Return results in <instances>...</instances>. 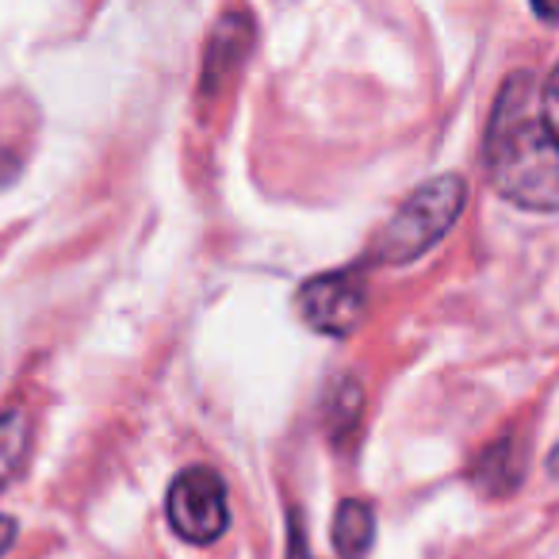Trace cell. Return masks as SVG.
I'll return each instance as SVG.
<instances>
[{"label":"cell","mask_w":559,"mask_h":559,"mask_svg":"<svg viewBox=\"0 0 559 559\" xmlns=\"http://www.w3.org/2000/svg\"><path fill=\"white\" fill-rule=\"evenodd\" d=\"M487 169L502 200L525 211H559V142L536 108L533 73L502 81L487 123Z\"/></svg>","instance_id":"cell-1"},{"label":"cell","mask_w":559,"mask_h":559,"mask_svg":"<svg viewBox=\"0 0 559 559\" xmlns=\"http://www.w3.org/2000/svg\"><path fill=\"white\" fill-rule=\"evenodd\" d=\"M467 203V185L449 173V177H433L421 188H414L399 211L388 218V226L376 238V261L380 264H411L426 257L444 234L456 226L460 211Z\"/></svg>","instance_id":"cell-2"},{"label":"cell","mask_w":559,"mask_h":559,"mask_svg":"<svg viewBox=\"0 0 559 559\" xmlns=\"http://www.w3.org/2000/svg\"><path fill=\"white\" fill-rule=\"evenodd\" d=\"M165 518L188 544H215L230 528V498L215 467H185L165 495Z\"/></svg>","instance_id":"cell-3"},{"label":"cell","mask_w":559,"mask_h":559,"mask_svg":"<svg viewBox=\"0 0 559 559\" xmlns=\"http://www.w3.org/2000/svg\"><path fill=\"white\" fill-rule=\"evenodd\" d=\"M368 311V284L357 269H337L311 276L299 288V314L326 337H349Z\"/></svg>","instance_id":"cell-4"},{"label":"cell","mask_w":559,"mask_h":559,"mask_svg":"<svg viewBox=\"0 0 559 559\" xmlns=\"http://www.w3.org/2000/svg\"><path fill=\"white\" fill-rule=\"evenodd\" d=\"M253 20L246 12H226L218 16V24L211 27V39H207V50H203V78H200V88L203 93H218L226 81L238 73V66L249 58L253 50Z\"/></svg>","instance_id":"cell-5"},{"label":"cell","mask_w":559,"mask_h":559,"mask_svg":"<svg viewBox=\"0 0 559 559\" xmlns=\"http://www.w3.org/2000/svg\"><path fill=\"white\" fill-rule=\"evenodd\" d=\"M521 475H525V452H521L518 437H498V441L487 444L472 464V483L487 498L513 495Z\"/></svg>","instance_id":"cell-6"},{"label":"cell","mask_w":559,"mask_h":559,"mask_svg":"<svg viewBox=\"0 0 559 559\" xmlns=\"http://www.w3.org/2000/svg\"><path fill=\"white\" fill-rule=\"evenodd\" d=\"M360 418H365V388L357 376H337L322 395V429L334 444H345L357 433Z\"/></svg>","instance_id":"cell-7"},{"label":"cell","mask_w":559,"mask_h":559,"mask_svg":"<svg viewBox=\"0 0 559 559\" xmlns=\"http://www.w3.org/2000/svg\"><path fill=\"white\" fill-rule=\"evenodd\" d=\"M376 540V513L360 498H345L334 513V548L337 559H368Z\"/></svg>","instance_id":"cell-8"},{"label":"cell","mask_w":559,"mask_h":559,"mask_svg":"<svg viewBox=\"0 0 559 559\" xmlns=\"http://www.w3.org/2000/svg\"><path fill=\"white\" fill-rule=\"evenodd\" d=\"M27 444H32V426H27L24 411H4L0 414V490H9L20 479L27 460Z\"/></svg>","instance_id":"cell-9"},{"label":"cell","mask_w":559,"mask_h":559,"mask_svg":"<svg viewBox=\"0 0 559 559\" xmlns=\"http://www.w3.org/2000/svg\"><path fill=\"white\" fill-rule=\"evenodd\" d=\"M540 116H544V123H548L551 139L559 142V66L551 70V78L544 81V88H540Z\"/></svg>","instance_id":"cell-10"},{"label":"cell","mask_w":559,"mask_h":559,"mask_svg":"<svg viewBox=\"0 0 559 559\" xmlns=\"http://www.w3.org/2000/svg\"><path fill=\"white\" fill-rule=\"evenodd\" d=\"M288 559H311L307 556V536H304V521H299V513H292V551Z\"/></svg>","instance_id":"cell-11"},{"label":"cell","mask_w":559,"mask_h":559,"mask_svg":"<svg viewBox=\"0 0 559 559\" xmlns=\"http://www.w3.org/2000/svg\"><path fill=\"white\" fill-rule=\"evenodd\" d=\"M16 533H20V525H16V518H9V513H0V556L16 544Z\"/></svg>","instance_id":"cell-12"},{"label":"cell","mask_w":559,"mask_h":559,"mask_svg":"<svg viewBox=\"0 0 559 559\" xmlns=\"http://www.w3.org/2000/svg\"><path fill=\"white\" fill-rule=\"evenodd\" d=\"M540 20H559V0H528Z\"/></svg>","instance_id":"cell-13"},{"label":"cell","mask_w":559,"mask_h":559,"mask_svg":"<svg viewBox=\"0 0 559 559\" xmlns=\"http://www.w3.org/2000/svg\"><path fill=\"white\" fill-rule=\"evenodd\" d=\"M12 173H16V162H12L9 154H0V185H4V180H9Z\"/></svg>","instance_id":"cell-14"},{"label":"cell","mask_w":559,"mask_h":559,"mask_svg":"<svg viewBox=\"0 0 559 559\" xmlns=\"http://www.w3.org/2000/svg\"><path fill=\"white\" fill-rule=\"evenodd\" d=\"M548 472H551V479H559V444L551 449V456H548Z\"/></svg>","instance_id":"cell-15"}]
</instances>
